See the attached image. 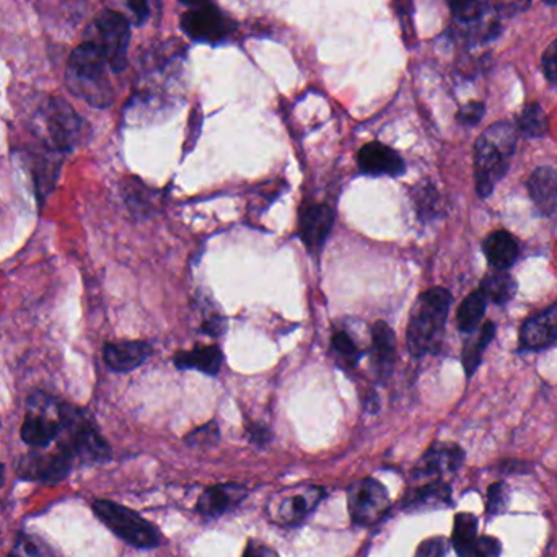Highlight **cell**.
<instances>
[{
	"label": "cell",
	"mask_w": 557,
	"mask_h": 557,
	"mask_svg": "<svg viewBox=\"0 0 557 557\" xmlns=\"http://www.w3.org/2000/svg\"><path fill=\"white\" fill-rule=\"evenodd\" d=\"M248 432H250L251 440L255 443H266L269 437H271L266 427L256 426V424H253V426L248 429Z\"/></svg>",
	"instance_id": "40"
},
{
	"label": "cell",
	"mask_w": 557,
	"mask_h": 557,
	"mask_svg": "<svg viewBox=\"0 0 557 557\" xmlns=\"http://www.w3.org/2000/svg\"><path fill=\"white\" fill-rule=\"evenodd\" d=\"M360 172L370 176H401L406 165L401 155L382 142L365 144L357 154Z\"/></svg>",
	"instance_id": "14"
},
{
	"label": "cell",
	"mask_w": 557,
	"mask_h": 557,
	"mask_svg": "<svg viewBox=\"0 0 557 557\" xmlns=\"http://www.w3.org/2000/svg\"><path fill=\"white\" fill-rule=\"evenodd\" d=\"M500 543L492 536H481L468 557H499Z\"/></svg>",
	"instance_id": "38"
},
{
	"label": "cell",
	"mask_w": 557,
	"mask_h": 557,
	"mask_svg": "<svg viewBox=\"0 0 557 557\" xmlns=\"http://www.w3.org/2000/svg\"><path fill=\"white\" fill-rule=\"evenodd\" d=\"M452 504V489L440 479L417 487L409 492L404 500V507L409 510L443 509Z\"/></svg>",
	"instance_id": "21"
},
{
	"label": "cell",
	"mask_w": 557,
	"mask_h": 557,
	"mask_svg": "<svg viewBox=\"0 0 557 557\" xmlns=\"http://www.w3.org/2000/svg\"><path fill=\"white\" fill-rule=\"evenodd\" d=\"M487 299L483 290L476 289L461 302L457 312V325L461 333L473 334L478 331L486 315Z\"/></svg>",
	"instance_id": "23"
},
{
	"label": "cell",
	"mask_w": 557,
	"mask_h": 557,
	"mask_svg": "<svg viewBox=\"0 0 557 557\" xmlns=\"http://www.w3.org/2000/svg\"><path fill=\"white\" fill-rule=\"evenodd\" d=\"M5 479V466L0 463V486L4 484Z\"/></svg>",
	"instance_id": "42"
},
{
	"label": "cell",
	"mask_w": 557,
	"mask_h": 557,
	"mask_svg": "<svg viewBox=\"0 0 557 557\" xmlns=\"http://www.w3.org/2000/svg\"><path fill=\"white\" fill-rule=\"evenodd\" d=\"M181 28L201 43H219L235 30V23L214 5H198L181 17Z\"/></svg>",
	"instance_id": "11"
},
{
	"label": "cell",
	"mask_w": 557,
	"mask_h": 557,
	"mask_svg": "<svg viewBox=\"0 0 557 557\" xmlns=\"http://www.w3.org/2000/svg\"><path fill=\"white\" fill-rule=\"evenodd\" d=\"M334 212L328 204H307L300 211L299 233L312 253L320 251L333 230Z\"/></svg>",
	"instance_id": "13"
},
{
	"label": "cell",
	"mask_w": 557,
	"mask_h": 557,
	"mask_svg": "<svg viewBox=\"0 0 557 557\" xmlns=\"http://www.w3.org/2000/svg\"><path fill=\"white\" fill-rule=\"evenodd\" d=\"M331 351L343 369H356L362 356L359 346L347 331H336L331 336Z\"/></svg>",
	"instance_id": "28"
},
{
	"label": "cell",
	"mask_w": 557,
	"mask_h": 557,
	"mask_svg": "<svg viewBox=\"0 0 557 557\" xmlns=\"http://www.w3.org/2000/svg\"><path fill=\"white\" fill-rule=\"evenodd\" d=\"M448 553V541L443 536H432L422 541L416 551V557H445Z\"/></svg>",
	"instance_id": "35"
},
{
	"label": "cell",
	"mask_w": 557,
	"mask_h": 557,
	"mask_svg": "<svg viewBox=\"0 0 557 557\" xmlns=\"http://www.w3.org/2000/svg\"><path fill=\"white\" fill-rule=\"evenodd\" d=\"M453 17L461 23L478 22L489 7V0H447Z\"/></svg>",
	"instance_id": "29"
},
{
	"label": "cell",
	"mask_w": 557,
	"mask_h": 557,
	"mask_svg": "<svg viewBox=\"0 0 557 557\" xmlns=\"http://www.w3.org/2000/svg\"><path fill=\"white\" fill-rule=\"evenodd\" d=\"M557 341V302L543 312L531 315L520 328V351H543Z\"/></svg>",
	"instance_id": "12"
},
{
	"label": "cell",
	"mask_w": 557,
	"mask_h": 557,
	"mask_svg": "<svg viewBox=\"0 0 557 557\" xmlns=\"http://www.w3.org/2000/svg\"><path fill=\"white\" fill-rule=\"evenodd\" d=\"M15 554L18 557H58L48 543H44L38 536L22 533L15 544Z\"/></svg>",
	"instance_id": "30"
},
{
	"label": "cell",
	"mask_w": 557,
	"mask_h": 557,
	"mask_svg": "<svg viewBox=\"0 0 557 557\" xmlns=\"http://www.w3.org/2000/svg\"><path fill=\"white\" fill-rule=\"evenodd\" d=\"M463 461H465V452L457 443H434L417 463L416 476L439 478L443 474L455 473L463 465Z\"/></svg>",
	"instance_id": "15"
},
{
	"label": "cell",
	"mask_w": 557,
	"mask_h": 557,
	"mask_svg": "<svg viewBox=\"0 0 557 557\" xmlns=\"http://www.w3.org/2000/svg\"><path fill=\"white\" fill-rule=\"evenodd\" d=\"M173 362L180 370L194 369L206 375H217L224 356L217 346H198L191 351L178 352Z\"/></svg>",
	"instance_id": "22"
},
{
	"label": "cell",
	"mask_w": 557,
	"mask_h": 557,
	"mask_svg": "<svg viewBox=\"0 0 557 557\" xmlns=\"http://www.w3.org/2000/svg\"><path fill=\"white\" fill-rule=\"evenodd\" d=\"M483 251L487 263L496 271L512 268L520 255L514 235L505 230L489 233L483 242Z\"/></svg>",
	"instance_id": "19"
},
{
	"label": "cell",
	"mask_w": 557,
	"mask_h": 557,
	"mask_svg": "<svg viewBox=\"0 0 557 557\" xmlns=\"http://www.w3.org/2000/svg\"><path fill=\"white\" fill-rule=\"evenodd\" d=\"M541 64H543L544 77L551 84L557 85V38L544 51Z\"/></svg>",
	"instance_id": "37"
},
{
	"label": "cell",
	"mask_w": 557,
	"mask_h": 557,
	"mask_svg": "<svg viewBox=\"0 0 557 557\" xmlns=\"http://www.w3.org/2000/svg\"><path fill=\"white\" fill-rule=\"evenodd\" d=\"M515 124L499 121L492 124L474 144V181L479 198H489L507 175L517 147Z\"/></svg>",
	"instance_id": "1"
},
{
	"label": "cell",
	"mask_w": 557,
	"mask_h": 557,
	"mask_svg": "<svg viewBox=\"0 0 557 557\" xmlns=\"http://www.w3.org/2000/svg\"><path fill=\"white\" fill-rule=\"evenodd\" d=\"M93 512L103 525L134 548H157L160 544V533L157 528L124 505L116 504L111 500H95Z\"/></svg>",
	"instance_id": "6"
},
{
	"label": "cell",
	"mask_w": 557,
	"mask_h": 557,
	"mask_svg": "<svg viewBox=\"0 0 557 557\" xmlns=\"http://www.w3.org/2000/svg\"><path fill=\"white\" fill-rule=\"evenodd\" d=\"M372 336V356L375 367L382 377L393 372L396 362V336L385 321H377L370 331Z\"/></svg>",
	"instance_id": "20"
},
{
	"label": "cell",
	"mask_w": 557,
	"mask_h": 557,
	"mask_svg": "<svg viewBox=\"0 0 557 557\" xmlns=\"http://www.w3.org/2000/svg\"><path fill=\"white\" fill-rule=\"evenodd\" d=\"M243 557H279V554L268 544L261 543V541H250Z\"/></svg>",
	"instance_id": "39"
},
{
	"label": "cell",
	"mask_w": 557,
	"mask_h": 557,
	"mask_svg": "<svg viewBox=\"0 0 557 557\" xmlns=\"http://www.w3.org/2000/svg\"><path fill=\"white\" fill-rule=\"evenodd\" d=\"M129 10L136 25H144L154 9H160V0H128Z\"/></svg>",
	"instance_id": "34"
},
{
	"label": "cell",
	"mask_w": 557,
	"mask_h": 557,
	"mask_svg": "<svg viewBox=\"0 0 557 557\" xmlns=\"http://www.w3.org/2000/svg\"><path fill=\"white\" fill-rule=\"evenodd\" d=\"M108 61L101 49L85 40L72 51L67 62L66 85L72 95L95 108H106L113 103L115 92L106 74Z\"/></svg>",
	"instance_id": "2"
},
{
	"label": "cell",
	"mask_w": 557,
	"mask_h": 557,
	"mask_svg": "<svg viewBox=\"0 0 557 557\" xmlns=\"http://www.w3.org/2000/svg\"><path fill=\"white\" fill-rule=\"evenodd\" d=\"M414 202L421 219H432L439 206V193L432 185L417 186Z\"/></svg>",
	"instance_id": "31"
},
{
	"label": "cell",
	"mask_w": 557,
	"mask_h": 557,
	"mask_svg": "<svg viewBox=\"0 0 557 557\" xmlns=\"http://www.w3.org/2000/svg\"><path fill=\"white\" fill-rule=\"evenodd\" d=\"M35 129L46 149L67 154L84 136V121L66 100L51 97L36 111Z\"/></svg>",
	"instance_id": "4"
},
{
	"label": "cell",
	"mask_w": 557,
	"mask_h": 557,
	"mask_svg": "<svg viewBox=\"0 0 557 557\" xmlns=\"http://www.w3.org/2000/svg\"><path fill=\"white\" fill-rule=\"evenodd\" d=\"M152 346L145 341H116L103 347V360L113 372H132L152 356Z\"/></svg>",
	"instance_id": "16"
},
{
	"label": "cell",
	"mask_w": 557,
	"mask_h": 557,
	"mask_svg": "<svg viewBox=\"0 0 557 557\" xmlns=\"http://www.w3.org/2000/svg\"><path fill=\"white\" fill-rule=\"evenodd\" d=\"M479 289L483 290L487 302L502 307V305L514 299L515 292H517V282L507 272L497 271L496 274H489V276L484 277Z\"/></svg>",
	"instance_id": "26"
},
{
	"label": "cell",
	"mask_w": 557,
	"mask_h": 557,
	"mask_svg": "<svg viewBox=\"0 0 557 557\" xmlns=\"http://www.w3.org/2000/svg\"><path fill=\"white\" fill-rule=\"evenodd\" d=\"M59 416L64 426L62 434H66V440L59 443V447L69 450L75 460L101 463L111 457L110 445L84 409L59 401Z\"/></svg>",
	"instance_id": "5"
},
{
	"label": "cell",
	"mask_w": 557,
	"mask_h": 557,
	"mask_svg": "<svg viewBox=\"0 0 557 557\" xmlns=\"http://www.w3.org/2000/svg\"><path fill=\"white\" fill-rule=\"evenodd\" d=\"M246 494L248 492L240 484H217L202 492L198 500V512L204 517H222L242 504Z\"/></svg>",
	"instance_id": "17"
},
{
	"label": "cell",
	"mask_w": 557,
	"mask_h": 557,
	"mask_svg": "<svg viewBox=\"0 0 557 557\" xmlns=\"http://www.w3.org/2000/svg\"><path fill=\"white\" fill-rule=\"evenodd\" d=\"M544 4L556 5V4H557V0H544Z\"/></svg>",
	"instance_id": "43"
},
{
	"label": "cell",
	"mask_w": 557,
	"mask_h": 557,
	"mask_svg": "<svg viewBox=\"0 0 557 557\" xmlns=\"http://www.w3.org/2000/svg\"><path fill=\"white\" fill-rule=\"evenodd\" d=\"M219 426L214 421L209 422L206 426L198 427L191 434L186 435V443L189 447H209L219 440Z\"/></svg>",
	"instance_id": "32"
},
{
	"label": "cell",
	"mask_w": 557,
	"mask_h": 557,
	"mask_svg": "<svg viewBox=\"0 0 557 557\" xmlns=\"http://www.w3.org/2000/svg\"><path fill=\"white\" fill-rule=\"evenodd\" d=\"M323 497L325 491L318 486L305 484L290 487L286 491L277 492V496L269 502L268 512L274 522L281 525H297L312 514Z\"/></svg>",
	"instance_id": "8"
},
{
	"label": "cell",
	"mask_w": 557,
	"mask_h": 557,
	"mask_svg": "<svg viewBox=\"0 0 557 557\" xmlns=\"http://www.w3.org/2000/svg\"><path fill=\"white\" fill-rule=\"evenodd\" d=\"M505 507H507V489H505V484H492L489 487V494H487V512L491 515H497Z\"/></svg>",
	"instance_id": "36"
},
{
	"label": "cell",
	"mask_w": 557,
	"mask_h": 557,
	"mask_svg": "<svg viewBox=\"0 0 557 557\" xmlns=\"http://www.w3.org/2000/svg\"><path fill=\"white\" fill-rule=\"evenodd\" d=\"M478 518L473 514H458L453 523L452 544L458 556L468 557L478 543Z\"/></svg>",
	"instance_id": "27"
},
{
	"label": "cell",
	"mask_w": 557,
	"mask_h": 557,
	"mask_svg": "<svg viewBox=\"0 0 557 557\" xmlns=\"http://www.w3.org/2000/svg\"><path fill=\"white\" fill-rule=\"evenodd\" d=\"M452 300V294L443 287H432L417 297L406 333L408 349L414 357L434 354L439 349Z\"/></svg>",
	"instance_id": "3"
},
{
	"label": "cell",
	"mask_w": 557,
	"mask_h": 557,
	"mask_svg": "<svg viewBox=\"0 0 557 557\" xmlns=\"http://www.w3.org/2000/svg\"><path fill=\"white\" fill-rule=\"evenodd\" d=\"M181 4L188 5V7H198L202 0H180Z\"/></svg>",
	"instance_id": "41"
},
{
	"label": "cell",
	"mask_w": 557,
	"mask_h": 557,
	"mask_svg": "<svg viewBox=\"0 0 557 557\" xmlns=\"http://www.w3.org/2000/svg\"><path fill=\"white\" fill-rule=\"evenodd\" d=\"M390 510V496L377 479H360L349 489V512L352 522L359 527H370L380 522Z\"/></svg>",
	"instance_id": "9"
},
{
	"label": "cell",
	"mask_w": 557,
	"mask_h": 557,
	"mask_svg": "<svg viewBox=\"0 0 557 557\" xmlns=\"http://www.w3.org/2000/svg\"><path fill=\"white\" fill-rule=\"evenodd\" d=\"M7 557H18V556H17V554L12 553V554H9V556H7Z\"/></svg>",
	"instance_id": "44"
},
{
	"label": "cell",
	"mask_w": 557,
	"mask_h": 557,
	"mask_svg": "<svg viewBox=\"0 0 557 557\" xmlns=\"http://www.w3.org/2000/svg\"><path fill=\"white\" fill-rule=\"evenodd\" d=\"M74 455L64 447H59L58 452L41 453L30 452L18 463V476L27 481H40L46 484H58L69 476Z\"/></svg>",
	"instance_id": "10"
},
{
	"label": "cell",
	"mask_w": 557,
	"mask_h": 557,
	"mask_svg": "<svg viewBox=\"0 0 557 557\" xmlns=\"http://www.w3.org/2000/svg\"><path fill=\"white\" fill-rule=\"evenodd\" d=\"M486 115V106L483 101H470L466 105L461 106L457 113V121L463 126H478Z\"/></svg>",
	"instance_id": "33"
},
{
	"label": "cell",
	"mask_w": 557,
	"mask_h": 557,
	"mask_svg": "<svg viewBox=\"0 0 557 557\" xmlns=\"http://www.w3.org/2000/svg\"><path fill=\"white\" fill-rule=\"evenodd\" d=\"M87 41L97 44L111 71L123 72L128 66L131 27L124 15L115 10H103L88 28Z\"/></svg>",
	"instance_id": "7"
},
{
	"label": "cell",
	"mask_w": 557,
	"mask_h": 557,
	"mask_svg": "<svg viewBox=\"0 0 557 557\" xmlns=\"http://www.w3.org/2000/svg\"><path fill=\"white\" fill-rule=\"evenodd\" d=\"M518 134L527 139H541L549 132V119L540 103H528L523 106L515 124Z\"/></svg>",
	"instance_id": "25"
},
{
	"label": "cell",
	"mask_w": 557,
	"mask_h": 557,
	"mask_svg": "<svg viewBox=\"0 0 557 557\" xmlns=\"http://www.w3.org/2000/svg\"><path fill=\"white\" fill-rule=\"evenodd\" d=\"M496 323L492 321H486L483 328L479 331L476 338L471 339L463 347V354H461V360H463V367H465L466 377H473L474 372L478 370L479 365H481V360H483V354L486 352L487 346L492 343V339L496 338Z\"/></svg>",
	"instance_id": "24"
},
{
	"label": "cell",
	"mask_w": 557,
	"mask_h": 557,
	"mask_svg": "<svg viewBox=\"0 0 557 557\" xmlns=\"http://www.w3.org/2000/svg\"><path fill=\"white\" fill-rule=\"evenodd\" d=\"M528 194L541 215H553L557 209V172L551 167H538L527 183Z\"/></svg>",
	"instance_id": "18"
}]
</instances>
